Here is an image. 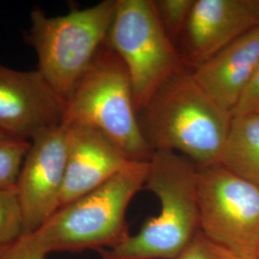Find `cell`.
<instances>
[{"instance_id":"cell-1","label":"cell","mask_w":259,"mask_h":259,"mask_svg":"<svg viewBox=\"0 0 259 259\" xmlns=\"http://www.w3.org/2000/svg\"><path fill=\"white\" fill-rule=\"evenodd\" d=\"M148 161H132L108 182L60 207L19 244L47 256L51 252L111 249L130 236L126 211L145 185Z\"/></svg>"},{"instance_id":"cell-2","label":"cell","mask_w":259,"mask_h":259,"mask_svg":"<svg viewBox=\"0 0 259 259\" xmlns=\"http://www.w3.org/2000/svg\"><path fill=\"white\" fill-rule=\"evenodd\" d=\"M146 188L157 196L159 212L117 246L98 251L102 259H177L200 233L198 168L173 151L155 150Z\"/></svg>"},{"instance_id":"cell-3","label":"cell","mask_w":259,"mask_h":259,"mask_svg":"<svg viewBox=\"0 0 259 259\" xmlns=\"http://www.w3.org/2000/svg\"><path fill=\"white\" fill-rule=\"evenodd\" d=\"M143 110L154 151L180 152L199 167L220 161L232 114L213 101L192 71L183 67L171 76Z\"/></svg>"},{"instance_id":"cell-4","label":"cell","mask_w":259,"mask_h":259,"mask_svg":"<svg viewBox=\"0 0 259 259\" xmlns=\"http://www.w3.org/2000/svg\"><path fill=\"white\" fill-rule=\"evenodd\" d=\"M128 71L108 41L93 59L65 103L63 123L102 132L134 161H149L154 150L137 117Z\"/></svg>"},{"instance_id":"cell-5","label":"cell","mask_w":259,"mask_h":259,"mask_svg":"<svg viewBox=\"0 0 259 259\" xmlns=\"http://www.w3.org/2000/svg\"><path fill=\"white\" fill-rule=\"evenodd\" d=\"M117 0H104L65 16L30 15L28 42L37 57V71L65 102L107 41Z\"/></svg>"},{"instance_id":"cell-6","label":"cell","mask_w":259,"mask_h":259,"mask_svg":"<svg viewBox=\"0 0 259 259\" xmlns=\"http://www.w3.org/2000/svg\"><path fill=\"white\" fill-rule=\"evenodd\" d=\"M107 41L128 71L137 111L185 67L152 0H117Z\"/></svg>"},{"instance_id":"cell-7","label":"cell","mask_w":259,"mask_h":259,"mask_svg":"<svg viewBox=\"0 0 259 259\" xmlns=\"http://www.w3.org/2000/svg\"><path fill=\"white\" fill-rule=\"evenodd\" d=\"M200 232L234 254L257 256L259 187L221 163L198 168Z\"/></svg>"},{"instance_id":"cell-8","label":"cell","mask_w":259,"mask_h":259,"mask_svg":"<svg viewBox=\"0 0 259 259\" xmlns=\"http://www.w3.org/2000/svg\"><path fill=\"white\" fill-rule=\"evenodd\" d=\"M66 159L64 123L31 140L16 186L23 217V237L37 231L60 208Z\"/></svg>"},{"instance_id":"cell-9","label":"cell","mask_w":259,"mask_h":259,"mask_svg":"<svg viewBox=\"0 0 259 259\" xmlns=\"http://www.w3.org/2000/svg\"><path fill=\"white\" fill-rule=\"evenodd\" d=\"M65 103L37 70L21 71L0 64V131L31 141L63 124Z\"/></svg>"},{"instance_id":"cell-10","label":"cell","mask_w":259,"mask_h":259,"mask_svg":"<svg viewBox=\"0 0 259 259\" xmlns=\"http://www.w3.org/2000/svg\"><path fill=\"white\" fill-rule=\"evenodd\" d=\"M257 26L259 0H195L182 34L186 60L197 66Z\"/></svg>"},{"instance_id":"cell-11","label":"cell","mask_w":259,"mask_h":259,"mask_svg":"<svg viewBox=\"0 0 259 259\" xmlns=\"http://www.w3.org/2000/svg\"><path fill=\"white\" fill-rule=\"evenodd\" d=\"M65 126L67 159L60 207L99 187L134 161L102 132L80 123Z\"/></svg>"},{"instance_id":"cell-12","label":"cell","mask_w":259,"mask_h":259,"mask_svg":"<svg viewBox=\"0 0 259 259\" xmlns=\"http://www.w3.org/2000/svg\"><path fill=\"white\" fill-rule=\"evenodd\" d=\"M259 63V26L192 70L197 83L224 111L233 113Z\"/></svg>"},{"instance_id":"cell-13","label":"cell","mask_w":259,"mask_h":259,"mask_svg":"<svg viewBox=\"0 0 259 259\" xmlns=\"http://www.w3.org/2000/svg\"><path fill=\"white\" fill-rule=\"evenodd\" d=\"M219 163L259 187V113L232 117Z\"/></svg>"},{"instance_id":"cell-14","label":"cell","mask_w":259,"mask_h":259,"mask_svg":"<svg viewBox=\"0 0 259 259\" xmlns=\"http://www.w3.org/2000/svg\"><path fill=\"white\" fill-rule=\"evenodd\" d=\"M31 141L0 131V188H16Z\"/></svg>"},{"instance_id":"cell-15","label":"cell","mask_w":259,"mask_h":259,"mask_svg":"<svg viewBox=\"0 0 259 259\" xmlns=\"http://www.w3.org/2000/svg\"><path fill=\"white\" fill-rule=\"evenodd\" d=\"M24 235L23 217L16 188H0V250Z\"/></svg>"},{"instance_id":"cell-16","label":"cell","mask_w":259,"mask_h":259,"mask_svg":"<svg viewBox=\"0 0 259 259\" xmlns=\"http://www.w3.org/2000/svg\"><path fill=\"white\" fill-rule=\"evenodd\" d=\"M195 0H157L154 1L159 20L168 37L174 42L185 27ZM175 44V42H174Z\"/></svg>"},{"instance_id":"cell-17","label":"cell","mask_w":259,"mask_h":259,"mask_svg":"<svg viewBox=\"0 0 259 259\" xmlns=\"http://www.w3.org/2000/svg\"><path fill=\"white\" fill-rule=\"evenodd\" d=\"M177 259H221L220 249L200 232Z\"/></svg>"},{"instance_id":"cell-18","label":"cell","mask_w":259,"mask_h":259,"mask_svg":"<svg viewBox=\"0 0 259 259\" xmlns=\"http://www.w3.org/2000/svg\"><path fill=\"white\" fill-rule=\"evenodd\" d=\"M259 113V63L254 75L232 113L233 116Z\"/></svg>"},{"instance_id":"cell-19","label":"cell","mask_w":259,"mask_h":259,"mask_svg":"<svg viewBox=\"0 0 259 259\" xmlns=\"http://www.w3.org/2000/svg\"><path fill=\"white\" fill-rule=\"evenodd\" d=\"M46 257L45 255L26 250L19 242L0 250V259H46Z\"/></svg>"},{"instance_id":"cell-20","label":"cell","mask_w":259,"mask_h":259,"mask_svg":"<svg viewBox=\"0 0 259 259\" xmlns=\"http://www.w3.org/2000/svg\"><path fill=\"white\" fill-rule=\"evenodd\" d=\"M218 247V246H217ZM220 255L221 259H259L257 256H244V255H238V254H234L228 250H224L222 248H220Z\"/></svg>"},{"instance_id":"cell-21","label":"cell","mask_w":259,"mask_h":259,"mask_svg":"<svg viewBox=\"0 0 259 259\" xmlns=\"http://www.w3.org/2000/svg\"><path fill=\"white\" fill-rule=\"evenodd\" d=\"M257 257H258V258H259V251H258V253H257Z\"/></svg>"}]
</instances>
